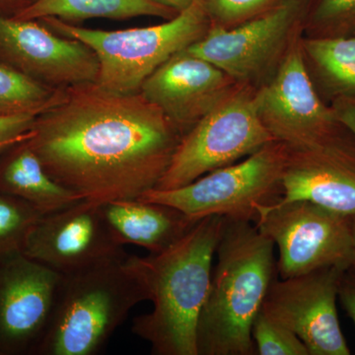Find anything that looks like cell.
Listing matches in <instances>:
<instances>
[{
  "label": "cell",
  "mask_w": 355,
  "mask_h": 355,
  "mask_svg": "<svg viewBox=\"0 0 355 355\" xmlns=\"http://www.w3.org/2000/svg\"><path fill=\"white\" fill-rule=\"evenodd\" d=\"M179 13L153 0H36L14 17L25 20L53 17L70 23L96 18L128 20L139 16L169 20Z\"/></svg>",
  "instance_id": "ffe728a7"
},
{
  "label": "cell",
  "mask_w": 355,
  "mask_h": 355,
  "mask_svg": "<svg viewBox=\"0 0 355 355\" xmlns=\"http://www.w3.org/2000/svg\"><path fill=\"white\" fill-rule=\"evenodd\" d=\"M32 130L26 132L25 135H20V137H12V139H0V153L2 151L7 150L16 144H20V142L26 141L31 137Z\"/></svg>",
  "instance_id": "f546056e"
},
{
  "label": "cell",
  "mask_w": 355,
  "mask_h": 355,
  "mask_svg": "<svg viewBox=\"0 0 355 355\" xmlns=\"http://www.w3.org/2000/svg\"><path fill=\"white\" fill-rule=\"evenodd\" d=\"M275 244L253 222L225 218L207 299L198 355H254L252 326L277 277Z\"/></svg>",
  "instance_id": "7a4b0ae2"
},
{
  "label": "cell",
  "mask_w": 355,
  "mask_h": 355,
  "mask_svg": "<svg viewBox=\"0 0 355 355\" xmlns=\"http://www.w3.org/2000/svg\"><path fill=\"white\" fill-rule=\"evenodd\" d=\"M254 224L279 249V279L328 266L347 270L352 265L350 216L308 200H291L261 207Z\"/></svg>",
  "instance_id": "9c48e42d"
},
{
  "label": "cell",
  "mask_w": 355,
  "mask_h": 355,
  "mask_svg": "<svg viewBox=\"0 0 355 355\" xmlns=\"http://www.w3.org/2000/svg\"><path fill=\"white\" fill-rule=\"evenodd\" d=\"M239 85L223 70L184 49L159 67L139 93L184 137Z\"/></svg>",
  "instance_id": "9a60e30c"
},
{
  "label": "cell",
  "mask_w": 355,
  "mask_h": 355,
  "mask_svg": "<svg viewBox=\"0 0 355 355\" xmlns=\"http://www.w3.org/2000/svg\"><path fill=\"white\" fill-rule=\"evenodd\" d=\"M210 22V28L229 29L259 17L284 0H197Z\"/></svg>",
  "instance_id": "cb8c5ba5"
},
{
  "label": "cell",
  "mask_w": 355,
  "mask_h": 355,
  "mask_svg": "<svg viewBox=\"0 0 355 355\" xmlns=\"http://www.w3.org/2000/svg\"><path fill=\"white\" fill-rule=\"evenodd\" d=\"M26 1V0H0V4L3 6H12V4L21 3V2Z\"/></svg>",
  "instance_id": "1f68e13d"
},
{
  "label": "cell",
  "mask_w": 355,
  "mask_h": 355,
  "mask_svg": "<svg viewBox=\"0 0 355 355\" xmlns=\"http://www.w3.org/2000/svg\"><path fill=\"white\" fill-rule=\"evenodd\" d=\"M153 1L175 9L178 12H181L184 9L188 8L196 0H153Z\"/></svg>",
  "instance_id": "f1b7e54d"
},
{
  "label": "cell",
  "mask_w": 355,
  "mask_h": 355,
  "mask_svg": "<svg viewBox=\"0 0 355 355\" xmlns=\"http://www.w3.org/2000/svg\"><path fill=\"white\" fill-rule=\"evenodd\" d=\"M302 29L309 39L355 36V0H307Z\"/></svg>",
  "instance_id": "7402d4cb"
},
{
  "label": "cell",
  "mask_w": 355,
  "mask_h": 355,
  "mask_svg": "<svg viewBox=\"0 0 355 355\" xmlns=\"http://www.w3.org/2000/svg\"><path fill=\"white\" fill-rule=\"evenodd\" d=\"M307 0H284L259 17L229 29L209 28L188 51L239 84L261 89L279 71L302 24Z\"/></svg>",
  "instance_id": "30bf717a"
},
{
  "label": "cell",
  "mask_w": 355,
  "mask_h": 355,
  "mask_svg": "<svg viewBox=\"0 0 355 355\" xmlns=\"http://www.w3.org/2000/svg\"><path fill=\"white\" fill-rule=\"evenodd\" d=\"M336 116L355 137V98H343L331 104Z\"/></svg>",
  "instance_id": "83f0119b"
},
{
  "label": "cell",
  "mask_w": 355,
  "mask_h": 355,
  "mask_svg": "<svg viewBox=\"0 0 355 355\" xmlns=\"http://www.w3.org/2000/svg\"><path fill=\"white\" fill-rule=\"evenodd\" d=\"M350 218H352V239H354V258H352V265L347 268V270L355 275V216Z\"/></svg>",
  "instance_id": "4dcf8cb0"
},
{
  "label": "cell",
  "mask_w": 355,
  "mask_h": 355,
  "mask_svg": "<svg viewBox=\"0 0 355 355\" xmlns=\"http://www.w3.org/2000/svg\"><path fill=\"white\" fill-rule=\"evenodd\" d=\"M60 277L23 252L0 256V355H36Z\"/></svg>",
  "instance_id": "4fadbf2b"
},
{
  "label": "cell",
  "mask_w": 355,
  "mask_h": 355,
  "mask_svg": "<svg viewBox=\"0 0 355 355\" xmlns=\"http://www.w3.org/2000/svg\"><path fill=\"white\" fill-rule=\"evenodd\" d=\"M338 300L355 326V275L349 270H345L340 279Z\"/></svg>",
  "instance_id": "4316f807"
},
{
  "label": "cell",
  "mask_w": 355,
  "mask_h": 355,
  "mask_svg": "<svg viewBox=\"0 0 355 355\" xmlns=\"http://www.w3.org/2000/svg\"><path fill=\"white\" fill-rule=\"evenodd\" d=\"M257 91L240 84L232 94L187 132L154 189L172 190L186 186L275 141L259 116Z\"/></svg>",
  "instance_id": "ba28073f"
},
{
  "label": "cell",
  "mask_w": 355,
  "mask_h": 355,
  "mask_svg": "<svg viewBox=\"0 0 355 355\" xmlns=\"http://www.w3.org/2000/svg\"><path fill=\"white\" fill-rule=\"evenodd\" d=\"M224 217L200 219L169 249L137 256L153 309L135 318L132 333L155 355H198V318L209 292Z\"/></svg>",
  "instance_id": "3957f363"
},
{
  "label": "cell",
  "mask_w": 355,
  "mask_h": 355,
  "mask_svg": "<svg viewBox=\"0 0 355 355\" xmlns=\"http://www.w3.org/2000/svg\"><path fill=\"white\" fill-rule=\"evenodd\" d=\"M298 35L279 71L257 91L263 125L277 141L294 150L355 149V137L313 85Z\"/></svg>",
  "instance_id": "52a82bcc"
},
{
  "label": "cell",
  "mask_w": 355,
  "mask_h": 355,
  "mask_svg": "<svg viewBox=\"0 0 355 355\" xmlns=\"http://www.w3.org/2000/svg\"><path fill=\"white\" fill-rule=\"evenodd\" d=\"M58 90L0 62V116L40 114L55 101Z\"/></svg>",
  "instance_id": "44dd1931"
},
{
  "label": "cell",
  "mask_w": 355,
  "mask_h": 355,
  "mask_svg": "<svg viewBox=\"0 0 355 355\" xmlns=\"http://www.w3.org/2000/svg\"><path fill=\"white\" fill-rule=\"evenodd\" d=\"M53 31L88 46L99 62L96 84L119 94L139 93L144 81L175 53L207 35L209 17L196 0L162 24L105 31L78 27L48 17L41 19Z\"/></svg>",
  "instance_id": "5b68a950"
},
{
  "label": "cell",
  "mask_w": 355,
  "mask_h": 355,
  "mask_svg": "<svg viewBox=\"0 0 355 355\" xmlns=\"http://www.w3.org/2000/svg\"><path fill=\"white\" fill-rule=\"evenodd\" d=\"M103 214L123 246L135 245L150 254L169 249L198 220L175 207L139 198L101 203Z\"/></svg>",
  "instance_id": "e0dca14e"
},
{
  "label": "cell",
  "mask_w": 355,
  "mask_h": 355,
  "mask_svg": "<svg viewBox=\"0 0 355 355\" xmlns=\"http://www.w3.org/2000/svg\"><path fill=\"white\" fill-rule=\"evenodd\" d=\"M39 114L0 116V139H12L29 132Z\"/></svg>",
  "instance_id": "484cf974"
},
{
  "label": "cell",
  "mask_w": 355,
  "mask_h": 355,
  "mask_svg": "<svg viewBox=\"0 0 355 355\" xmlns=\"http://www.w3.org/2000/svg\"><path fill=\"white\" fill-rule=\"evenodd\" d=\"M26 140L53 180L83 200L137 198L157 186L181 133L141 93L84 83L60 89Z\"/></svg>",
  "instance_id": "6da1fadb"
},
{
  "label": "cell",
  "mask_w": 355,
  "mask_h": 355,
  "mask_svg": "<svg viewBox=\"0 0 355 355\" xmlns=\"http://www.w3.org/2000/svg\"><path fill=\"white\" fill-rule=\"evenodd\" d=\"M287 156L288 147L275 140L234 164L207 173L186 186L151 189L137 198L170 205L196 220L218 216L254 223L261 207L282 198Z\"/></svg>",
  "instance_id": "8992f818"
},
{
  "label": "cell",
  "mask_w": 355,
  "mask_h": 355,
  "mask_svg": "<svg viewBox=\"0 0 355 355\" xmlns=\"http://www.w3.org/2000/svg\"><path fill=\"white\" fill-rule=\"evenodd\" d=\"M22 252L60 275L128 257L105 219L101 202L88 200L42 216Z\"/></svg>",
  "instance_id": "7c38bea8"
},
{
  "label": "cell",
  "mask_w": 355,
  "mask_h": 355,
  "mask_svg": "<svg viewBox=\"0 0 355 355\" xmlns=\"http://www.w3.org/2000/svg\"><path fill=\"white\" fill-rule=\"evenodd\" d=\"M301 46L311 81L326 104L343 98H355V36L303 37Z\"/></svg>",
  "instance_id": "d6986e66"
},
{
  "label": "cell",
  "mask_w": 355,
  "mask_h": 355,
  "mask_svg": "<svg viewBox=\"0 0 355 355\" xmlns=\"http://www.w3.org/2000/svg\"><path fill=\"white\" fill-rule=\"evenodd\" d=\"M0 190L30 203L43 216L83 200L48 174L26 141L10 147L0 160Z\"/></svg>",
  "instance_id": "ac0fdd59"
},
{
  "label": "cell",
  "mask_w": 355,
  "mask_h": 355,
  "mask_svg": "<svg viewBox=\"0 0 355 355\" xmlns=\"http://www.w3.org/2000/svg\"><path fill=\"white\" fill-rule=\"evenodd\" d=\"M42 216L30 203L0 190V256L22 252Z\"/></svg>",
  "instance_id": "603a6c76"
},
{
  "label": "cell",
  "mask_w": 355,
  "mask_h": 355,
  "mask_svg": "<svg viewBox=\"0 0 355 355\" xmlns=\"http://www.w3.org/2000/svg\"><path fill=\"white\" fill-rule=\"evenodd\" d=\"M0 58L55 89L96 83L99 62L83 42L60 37L34 20L0 15Z\"/></svg>",
  "instance_id": "5bb4252c"
},
{
  "label": "cell",
  "mask_w": 355,
  "mask_h": 355,
  "mask_svg": "<svg viewBox=\"0 0 355 355\" xmlns=\"http://www.w3.org/2000/svg\"><path fill=\"white\" fill-rule=\"evenodd\" d=\"M308 200L347 216H355V149L288 148L279 202Z\"/></svg>",
  "instance_id": "2e32d148"
},
{
  "label": "cell",
  "mask_w": 355,
  "mask_h": 355,
  "mask_svg": "<svg viewBox=\"0 0 355 355\" xmlns=\"http://www.w3.org/2000/svg\"><path fill=\"white\" fill-rule=\"evenodd\" d=\"M345 268L328 266L273 280L261 312L302 340L310 355H349L338 320V288Z\"/></svg>",
  "instance_id": "8fae6325"
},
{
  "label": "cell",
  "mask_w": 355,
  "mask_h": 355,
  "mask_svg": "<svg viewBox=\"0 0 355 355\" xmlns=\"http://www.w3.org/2000/svg\"><path fill=\"white\" fill-rule=\"evenodd\" d=\"M252 338L259 355H310L293 331L259 313L252 326Z\"/></svg>",
  "instance_id": "d4e9b609"
},
{
  "label": "cell",
  "mask_w": 355,
  "mask_h": 355,
  "mask_svg": "<svg viewBox=\"0 0 355 355\" xmlns=\"http://www.w3.org/2000/svg\"><path fill=\"white\" fill-rule=\"evenodd\" d=\"M149 300L137 256L60 277L36 355H95L139 303Z\"/></svg>",
  "instance_id": "277c9868"
}]
</instances>
